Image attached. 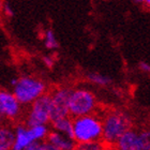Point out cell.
<instances>
[{"mask_svg": "<svg viewBox=\"0 0 150 150\" xmlns=\"http://www.w3.org/2000/svg\"><path fill=\"white\" fill-rule=\"evenodd\" d=\"M102 141L106 145H114L123 133L132 129L133 121L129 112L122 110H110L101 117Z\"/></svg>", "mask_w": 150, "mask_h": 150, "instance_id": "cell-1", "label": "cell"}, {"mask_svg": "<svg viewBox=\"0 0 150 150\" xmlns=\"http://www.w3.org/2000/svg\"><path fill=\"white\" fill-rule=\"evenodd\" d=\"M12 91L23 106H29L43 94L47 93V84L40 77L24 75L17 77Z\"/></svg>", "mask_w": 150, "mask_h": 150, "instance_id": "cell-2", "label": "cell"}, {"mask_svg": "<svg viewBox=\"0 0 150 150\" xmlns=\"http://www.w3.org/2000/svg\"><path fill=\"white\" fill-rule=\"evenodd\" d=\"M72 138L77 144L102 139V120L97 114L73 118Z\"/></svg>", "mask_w": 150, "mask_h": 150, "instance_id": "cell-3", "label": "cell"}, {"mask_svg": "<svg viewBox=\"0 0 150 150\" xmlns=\"http://www.w3.org/2000/svg\"><path fill=\"white\" fill-rule=\"evenodd\" d=\"M99 101L93 91L85 86L72 88L69 98L70 117L76 118L85 115L96 114Z\"/></svg>", "mask_w": 150, "mask_h": 150, "instance_id": "cell-4", "label": "cell"}, {"mask_svg": "<svg viewBox=\"0 0 150 150\" xmlns=\"http://www.w3.org/2000/svg\"><path fill=\"white\" fill-rule=\"evenodd\" d=\"M50 129L48 125H27L24 122L14 127V143L12 150H25L35 142L46 141Z\"/></svg>", "mask_w": 150, "mask_h": 150, "instance_id": "cell-5", "label": "cell"}, {"mask_svg": "<svg viewBox=\"0 0 150 150\" xmlns=\"http://www.w3.org/2000/svg\"><path fill=\"white\" fill-rule=\"evenodd\" d=\"M52 106H50V96L45 93L35 100L28 106L26 110L24 123L27 125H50Z\"/></svg>", "mask_w": 150, "mask_h": 150, "instance_id": "cell-6", "label": "cell"}, {"mask_svg": "<svg viewBox=\"0 0 150 150\" xmlns=\"http://www.w3.org/2000/svg\"><path fill=\"white\" fill-rule=\"evenodd\" d=\"M23 105L12 90L0 88V118L2 121H16L23 115Z\"/></svg>", "mask_w": 150, "mask_h": 150, "instance_id": "cell-7", "label": "cell"}, {"mask_svg": "<svg viewBox=\"0 0 150 150\" xmlns=\"http://www.w3.org/2000/svg\"><path fill=\"white\" fill-rule=\"evenodd\" d=\"M72 87L69 86H60L54 89L50 93V121L62 117H68L69 114V98Z\"/></svg>", "mask_w": 150, "mask_h": 150, "instance_id": "cell-8", "label": "cell"}, {"mask_svg": "<svg viewBox=\"0 0 150 150\" xmlns=\"http://www.w3.org/2000/svg\"><path fill=\"white\" fill-rule=\"evenodd\" d=\"M115 150H143L138 138V131L132 128L123 133L114 144Z\"/></svg>", "mask_w": 150, "mask_h": 150, "instance_id": "cell-9", "label": "cell"}, {"mask_svg": "<svg viewBox=\"0 0 150 150\" xmlns=\"http://www.w3.org/2000/svg\"><path fill=\"white\" fill-rule=\"evenodd\" d=\"M46 142L54 145L55 147L59 148L61 150H73L76 147V143L72 137L59 133L55 130H50L47 135Z\"/></svg>", "mask_w": 150, "mask_h": 150, "instance_id": "cell-10", "label": "cell"}, {"mask_svg": "<svg viewBox=\"0 0 150 150\" xmlns=\"http://www.w3.org/2000/svg\"><path fill=\"white\" fill-rule=\"evenodd\" d=\"M14 128L4 121L0 122V150H12Z\"/></svg>", "mask_w": 150, "mask_h": 150, "instance_id": "cell-11", "label": "cell"}, {"mask_svg": "<svg viewBox=\"0 0 150 150\" xmlns=\"http://www.w3.org/2000/svg\"><path fill=\"white\" fill-rule=\"evenodd\" d=\"M50 128L52 130H55V131L59 132V133H62V134L67 135V136H70L72 137V133H73V118L72 117H62V118H58L55 119V120H52L50 121Z\"/></svg>", "mask_w": 150, "mask_h": 150, "instance_id": "cell-12", "label": "cell"}, {"mask_svg": "<svg viewBox=\"0 0 150 150\" xmlns=\"http://www.w3.org/2000/svg\"><path fill=\"white\" fill-rule=\"evenodd\" d=\"M86 79H87L90 84L94 85V86H98V87H108L110 84H112V78L106 76V75L102 74L100 72H94V71H91V72L86 73Z\"/></svg>", "mask_w": 150, "mask_h": 150, "instance_id": "cell-13", "label": "cell"}, {"mask_svg": "<svg viewBox=\"0 0 150 150\" xmlns=\"http://www.w3.org/2000/svg\"><path fill=\"white\" fill-rule=\"evenodd\" d=\"M43 44L45 48L48 50H56L59 48V42L57 40V37L55 35L54 30L46 29L43 33Z\"/></svg>", "mask_w": 150, "mask_h": 150, "instance_id": "cell-14", "label": "cell"}, {"mask_svg": "<svg viewBox=\"0 0 150 150\" xmlns=\"http://www.w3.org/2000/svg\"><path fill=\"white\" fill-rule=\"evenodd\" d=\"M107 145L104 143L102 139L100 141L89 142V143H84V144H77L76 149L77 150H106Z\"/></svg>", "mask_w": 150, "mask_h": 150, "instance_id": "cell-15", "label": "cell"}, {"mask_svg": "<svg viewBox=\"0 0 150 150\" xmlns=\"http://www.w3.org/2000/svg\"><path fill=\"white\" fill-rule=\"evenodd\" d=\"M138 131V138L143 150H150V128H144Z\"/></svg>", "mask_w": 150, "mask_h": 150, "instance_id": "cell-16", "label": "cell"}, {"mask_svg": "<svg viewBox=\"0 0 150 150\" xmlns=\"http://www.w3.org/2000/svg\"><path fill=\"white\" fill-rule=\"evenodd\" d=\"M42 62H43V64L46 67L47 69H52L55 66L56 60H55L54 56H52V55H45V56L42 57Z\"/></svg>", "mask_w": 150, "mask_h": 150, "instance_id": "cell-17", "label": "cell"}, {"mask_svg": "<svg viewBox=\"0 0 150 150\" xmlns=\"http://www.w3.org/2000/svg\"><path fill=\"white\" fill-rule=\"evenodd\" d=\"M2 11H3V13H4V15H6L8 17H12V16L14 15V10H13V8L11 6V4L8 2H6L3 4Z\"/></svg>", "mask_w": 150, "mask_h": 150, "instance_id": "cell-18", "label": "cell"}, {"mask_svg": "<svg viewBox=\"0 0 150 150\" xmlns=\"http://www.w3.org/2000/svg\"><path fill=\"white\" fill-rule=\"evenodd\" d=\"M138 69L139 71H142L143 73H146V74H150V63L147 61H141L138 63Z\"/></svg>", "mask_w": 150, "mask_h": 150, "instance_id": "cell-19", "label": "cell"}, {"mask_svg": "<svg viewBox=\"0 0 150 150\" xmlns=\"http://www.w3.org/2000/svg\"><path fill=\"white\" fill-rule=\"evenodd\" d=\"M39 150H61V149H59V148L55 147L54 145L50 144L48 142L44 141V142H42V143H41V145H40V149H39Z\"/></svg>", "mask_w": 150, "mask_h": 150, "instance_id": "cell-20", "label": "cell"}, {"mask_svg": "<svg viewBox=\"0 0 150 150\" xmlns=\"http://www.w3.org/2000/svg\"><path fill=\"white\" fill-rule=\"evenodd\" d=\"M41 143H42V142H35V143H32V144L29 145L25 150H39L40 149Z\"/></svg>", "mask_w": 150, "mask_h": 150, "instance_id": "cell-21", "label": "cell"}, {"mask_svg": "<svg viewBox=\"0 0 150 150\" xmlns=\"http://www.w3.org/2000/svg\"><path fill=\"white\" fill-rule=\"evenodd\" d=\"M143 4H145L146 8H148V9L150 10V0H144V3H143Z\"/></svg>", "mask_w": 150, "mask_h": 150, "instance_id": "cell-22", "label": "cell"}, {"mask_svg": "<svg viewBox=\"0 0 150 150\" xmlns=\"http://www.w3.org/2000/svg\"><path fill=\"white\" fill-rule=\"evenodd\" d=\"M134 3H137V4H143L144 3V0H131Z\"/></svg>", "mask_w": 150, "mask_h": 150, "instance_id": "cell-23", "label": "cell"}, {"mask_svg": "<svg viewBox=\"0 0 150 150\" xmlns=\"http://www.w3.org/2000/svg\"><path fill=\"white\" fill-rule=\"evenodd\" d=\"M73 150H77V149H76V147H75V148H74V149H73Z\"/></svg>", "mask_w": 150, "mask_h": 150, "instance_id": "cell-24", "label": "cell"}, {"mask_svg": "<svg viewBox=\"0 0 150 150\" xmlns=\"http://www.w3.org/2000/svg\"><path fill=\"white\" fill-rule=\"evenodd\" d=\"M1 121H2V120H1V118H0V122H1Z\"/></svg>", "mask_w": 150, "mask_h": 150, "instance_id": "cell-25", "label": "cell"}]
</instances>
